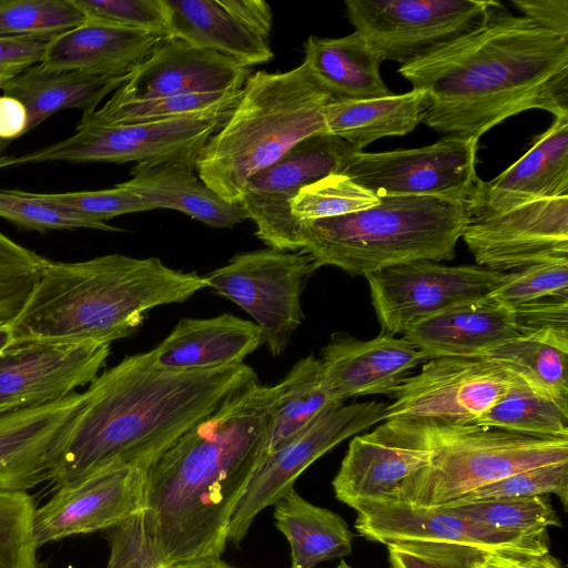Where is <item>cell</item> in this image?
Instances as JSON below:
<instances>
[{
    "label": "cell",
    "mask_w": 568,
    "mask_h": 568,
    "mask_svg": "<svg viewBox=\"0 0 568 568\" xmlns=\"http://www.w3.org/2000/svg\"><path fill=\"white\" fill-rule=\"evenodd\" d=\"M275 385L251 381L146 469L144 515L165 568L221 558L233 514L267 453Z\"/></svg>",
    "instance_id": "cell-1"
},
{
    "label": "cell",
    "mask_w": 568,
    "mask_h": 568,
    "mask_svg": "<svg viewBox=\"0 0 568 568\" xmlns=\"http://www.w3.org/2000/svg\"><path fill=\"white\" fill-rule=\"evenodd\" d=\"M428 98L423 123L476 139L506 119L540 109L568 115V37L497 2L474 29L398 68Z\"/></svg>",
    "instance_id": "cell-2"
},
{
    "label": "cell",
    "mask_w": 568,
    "mask_h": 568,
    "mask_svg": "<svg viewBox=\"0 0 568 568\" xmlns=\"http://www.w3.org/2000/svg\"><path fill=\"white\" fill-rule=\"evenodd\" d=\"M254 379L245 363L179 371L159 365L153 348L125 356L83 392L50 480L59 488L110 468L148 469L230 394Z\"/></svg>",
    "instance_id": "cell-3"
},
{
    "label": "cell",
    "mask_w": 568,
    "mask_h": 568,
    "mask_svg": "<svg viewBox=\"0 0 568 568\" xmlns=\"http://www.w3.org/2000/svg\"><path fill=\"white\" fill-rule=\"evenodd\" d=\"M209 284L158 257L105 254L47 260L17 316L12 344H110L133 334L150 310L183 303Z\"/></svg>",
    "instance_id": "cell-4"
},
{
    "label": "cell",
    "mask_w": 568,
    "mask_h": 568,
    "mask_svg": "<svg viewBox=\"0 0 568 568\" xmlns=\"http://www.w3.org/2000/svg\"><path fill=\"white\" fill-rule=\"evenodd\" d=\"M332 100L304 63L251 74L231 115L199 155L197 176L222 199L240 202L251 178L325 132L323 111Z\"/></svg>",
    "instance_id": "cell-5"
},
{
    "label": "cell",
    "mask_w": 568,
    "mask_h": 568,
    "mask_svg": "<svg viewBox=\"0 0 568 568\" xmlns=\"http://www.w3.org/2000/svg\"><path fill=\"white\" fill-rule=\"evenodd\" d=\"M468 202L382 195L351 214L298 223V248L316 267L367 274L415 261H449L468 222Z\"/></svg>",
    "instance_id": "cell-6"
},
{
    "label": "cell",
    "mask_w": 568,
    "mask_h": 568,
    "mask_svg": "<svg viewBox=\"0 0 568 568\" xmlns=\"http://www.w3.org/2000/svg\"><path fill=\"white\" fill-rule=\"evenodd\" d=\"M564 462H568V439L484 427L438 428L429 465L390 500L419 507L447 506L518 471Z\"/></svg>",
    "instance_id": "cell-7"
},
{
    "label": "cell",
    "mask_w": 568,
    "mask_h": 568,
    "mask_svg": "<svg viewBox=\"0 0 568 568\" xmlns=\"http://www.w3.org/2000/svg\"><path fill=\"white\" fill-rule=\"evenodd\" d=\"M233 108L148 123L77 125L59 142L21 155H0V169L42 162H109L138 164L195 162L209 140L222 128Z\"/></svg>",
    "instance_id": "cell-8"
},
{
    "label": "cell",
    "mask_w": 568,
    "mask_h": 568,
    "mask_svg": "<svg viewBox=\"0 0 568 568\" xmlns=\"http://www.w3.org/2000/svg\"><path fill=\"white\" fill-rule=\"evenodd\" d=\"M317 270L304 251L274 247L235 254L205 276L207 288L245 311L258 326L263 343L280 356L304 320L301 297Z\"/></svg>",
    "instance_id": "cell-9"
},
{
    "label": "cell",
    "mask_w": 568,
    "mask_h": 568,
    "mask_svg": "<svg viewBox=\"0 0 568 568\" xmlns=\"http://www.w3.org/2000/svg\"><path fill=\"white\" fill-rule=\"evenodd\" d=\"M514 375L478 357L430 358L406 377L386 406L385 419L450 429L476 428L505 394Z\"/></svg>",
    "instance_id": "cell-10"
},
{
    "label": "cell",
    "mask_w": 568,
    "mask_h": 568,
    "mask_svg": "<svg viewBox=\"0 0 568 568\" xmlns=\"http://www.w3.org/2000/svg\"><path fill=\"white\" fill-rule=\"evenodd\" d=\"M507 273L475 265L415 261L387 267L367 280L383 333L403 334L437 313L487 297Z\"/></svg>",
    "instance_id": "cell-11"
},
{
    "label": "cell",
    "mask_w": 568,
    "mask_h": 568,
    "mask_svg": "<svg viewBox=\"0 0 568 568\" xmlns=\"http://www.w3.org/2000/svg\"><path fill=\"white\" fill-rule=\"evenodd\" d=\"M497 2L346 0L345 7L355 31L383 61L405 64L477 27Z\"/></svg>",
    "instance_id": "cell-12"
},
{
    "label": "cell",
    "mask_w": 568,
    "mask_h": 568,
    "mask_svg": "<svg viewBox=\"0 0 568 568\" xmlns=\"http://www.w3.org/2000/svg\"><path fill=\"white\" fill-rule=\"evenodd\" d=\"M478 140L444 136L418 149L355 152L341 174L377 196H427L467 201L476 174Z\"/></svg>",
    "instance_id": "cell-13"
},
{
    "label": "cell",
    "mask_w": 568,
    "mask_h": 568,
    "mask_svg": "<svg viewBox=\"0 0 568 568\" xmlns=\"http://www.w3.org/2000/svg\"><path fill=\"white\" fill-rule=\"evenodd\" d=\"M357 152L343 139L321 132L301 141L246 183L241 205L256 225V236L268 247L300 251L298 223L290 203L305 186L341 174Z\"/></svg>",
    "instance_id": "cell-14"
},
{
    "label": "cell",
    "mask_w": 568,
    "mask_h": 568,
    "mask_svg": "<svg viewBox=\"0 0 568 568\" xmlns=\"http://www.w3.org/2000/svg\"><path fill=\"white\" fill-rule=\"evenodd\" d=\"M385 415L386 405L378 402L342 405L266 453L233 514L227 542L239 546L256 516L292 490L311 464L344 439L383 422Z\"/></svg>",
    "instance_id": "cell-15"
},
{
    "label": "cell",
    "mask_w": 568,
    "mask_h": 568,
    "mask_svg": "<svg viewBox=\"0 0 568 568\" xmlns=\"http://www.w3.org/2000/svg\"><path fill=\"white\" fill-rule=\"evenodd\" d=\"M437 439V427L384 419L373 432L355 436L349 443L332 481L335 497L349 507L390 500L429 465Z\"/></svg>",
    "instance_id": "cell-16"
},
{
    "label": "cell",
    "mask_w": 568,
    "mask_h": 568,
    "mask_svg": "<svg viewBox=\"0 0 568 568\" xmlns=\"http://www.w3.org/2000/svg\"><path fill=\"white\" fill-rule=\"evenodd\" d=\"M462 237L477 265L498 272L568 258V196L469 217Z\"/></svg>",
    "instance_id": "cell-17"
},
{
    "label": "cell",
    "mask_w": 568,
    "mask_h": 568,
    "mask_svg": "<svg viewBox=\"0 0 568 568\" xmlns=\"http://www.w3.org/2000/svg\"><path fill=\"white\" fill-rule=\"evenodd\" d=\"M110 344H11L0 353V416L60 400L91 384Z\"/></svg>",
    "instance_id": "cell-18"
},
{
    "label": "cell",
    "mask_w": 568,
    "mask_h": 568,
    "mask_svg": "<svg viewBox=\"0 0 568 568\" xmlns=\"http://www.w3.org/2000/svg\"><path fill=\"white\" fill-rule=\"evenodd\" d=\"M355 528L368 540L384 545L396 541L449 542L490 552L544 554L547 534L519 535L473 521L446 507H419L395 500L364 501Z\"/></svg>",
    "instance_id": "cell-19"
},
{
    "label": "cell",
    "mask_w": 568,
    "mask_h": 568,
    "mask_svg": "<svg viewBox=\"0 0 568 568\" xmlns=\"http://www.w3.org/2000/svg\"><path fill=\"white\" fill-rule=\"evenodd\" d=\"M146 469L110 468L55 488L52 498L36 509L39 547L50 541L106 530L144 509Z\"/></svg>",
    "instance_id": "cell-20"
},
{
    "label": "cell",
    "mask_w": 568,
    "mask_h": 568,
    "mask_svg": "<svg viewBox=\"0 0 568 568\" xmlns=\"http://www.w3.org/2000/svg\"><path fill=\"white\" fill-rule=\"evenodd\" d=\"M171 37L250 67L271 61L273 14L263 0H164Z\"/></svg>",
    "instance_id": "cell-21"
},
{
    "label": "cell",
    "mask_w": 568,
    "mask_h": 568,
    "mask_svg": "<svg viewBox=\"0 0 568 568\" xmlns=\"http://www.w3.org/2000/svg\"><path fill=\"white\" fill-rule=\"evenodd\" d=\"M250 69L221 53L170 37L159 42L110 98L145 100L241 90Z\"/></svg>",
    "instance_id": "cell-22"
},
{
    "label": "cell",
    "mask_w": 568,
    "mask_h": 568,
    "mask_svg": "<svg viewBox=\"0 0 568 568\" xmlns=\"http://www.w3.org/2000/svg\"><path fill=\"white\" fill-rule=\"evenodd\" d=\"M320 359L331 394L342 403L372 394L393 396L408 373L428 361L404 336L387 333L368 341L334 333Z\"/></svg>",
    "instance_id": "cell-23"
},
{
    "label": "cell",
    "mask_w": 568,
    "mask_h": 568,
    "mask_svg": "<svg viewBox=\"0 0 568 568\" xmlns=\"http://www.w3.org/2000/svg\"><path fill=\"white\" fill-rule=\"evenodd\" d=\"M568 196V115L534 139L527 152L468 200L469 217L498 214L547 199Z\"/></svg>",
    "instance_id": "cell-24"
},
{
    "label": "cell",
    "mask_w": 568,
    "mask_h": 568,
    "mask_svg": "<svg viewBox=\"0 0 568 568\" xmlns=\"http://www.w3.org/2000/svg\"><path fill=\"white\" fill-rule=\"evenodd\" d=\"M83 393L0 416V489H31L50 480L59 444L77 415Z\"/></svg>",
    "instance_id": "cell-25"
},
{
    "label": "cell",
    "mask_w": 568,
    "mask_h": 568,
    "mask_svg": "<svg viewBox=\"0 0 568 568\" xmlns=\"http://www.w3.org/2000/svg\"><path fill=\"white\" fill-rule=\"evenodd\" d=\"M403 336L430 359L476 357L520 334L514 308L485 297L425 318Z\"/></svg>",
    "instance_id": "cell-26"
},
{
    "label": "cell",
    "mask_w": 568,
    "mask_h": 568,
    "mask_svg": "<svg viewBox=\"0 0 568 568\" xmlns=\"http://www.w3.org/2000/svg\"><path fill=\"white\" fill-rule=\"evenodd\" d=\"M162 40L149 32L85 19L82 24L51 39L40 63L53 70L124 75Z\"/></svg>",
    "instance_id": "cell-27"
},
{
    "label": "cell",
    "mask_w": 568,
    "mask_h": 568,
    "mask_svg": "<svg viewBox=\"0 0 568 568\" xmlns=\"http://www.w3.org/2000/svg\"><path fill=\"white\" fill-rule=\"evenodd\" d=\"M263 344L258 326L225 313L209 318H182L153 348L159 365L203 371L244 363Z\"/></svg>",
    "instance_id": "cell-28"
},
{
    "label": "cell",
    "mask_w": 568,
    "mask_h": 568,
    "mask_svg": "<svg viewBox=\"0 0 568 568\" xmlns=\"http://www.w3.org/2000/svg\"><path fill=\"white\" fill-rule=\"evenodd\" d=\"M194 171L179 162L136 164L130 172L131 179L119 185L154 210H176L213 227L231 229L247 220L240 202L222 199Z\"/></svg>",
    "instance_id": "cell-29"
},
{
    "label": "cell",
    "mask_w": 568,
    "mask_h": 568,
    "mask_svg": "<svg viewBox=\"0 0 568 568\" xmlns=\"http://www.w3.org/2000/svg\"><path fill=\"white\" fill-rule=\"evenodd\" d=\"M131 73L97 75L53 70L38 63L8 81L1 90L4 95L14 98L24 105L29 133L61 110L81 109L82 114L93 112L108 94L115 92L129 80Z\"/></svg>",
    "instance_id": "cell-30"
},
{
    "label": "cell",
    "mask_w": 568,
    "mask_h": 568,
    "mask_svg": "<svg viewBox=\"0 0 568 568\" xmlns=\"http://www.w3.org/2000/svg\"><path fill=\"white\" fill-rule=\"evenodd\" d=\"M303 63L333 100H367L393 92L381 75L383 60L357 31L342 38L310 36Z\"/></svg>",
    "instance_id": "cell-31"
},
{
    "label": "cell",
    "mask_w": 568,
    "mask_h": 568,
    "mask_svg": "<svg viewBox=\"0 0 568 568\" xmlns=\"http://www.w3.org/2000/svg\"><path fill=\"white\" fill-rule=\"evenodd\" d=\"M425 91L367 100H332L323 111L325 132L349 143L357 152L384 136L410 133L427 113Z\"/></svg>",
    "instance_id": "cell-32"
},
{
    "label": "cell",
    "mask_w": 568,
    "mask_h": 568,
    "mask_svg": "<svg viewBox=\"0 0 568 568\" xmlns=\"http://www.w3.org/2000/svg\"><path fill=\"white\" fill-rule=\"evenodd\" d=\"M274 506L275 526L291 547L288 568H315L351 554L353 534L338 514L311 504L294 488Z\"/></svg>",
    "instance_id": "cell-33"
},
{
    "label": "cell",
    "mask_w": 568,
    "mask_h": 568,
    "mask_svg": "<svg viewBox=\"0 0 568 568\" xmlns=\"http://www.w3.org/2000/svg\"><path fill=\"white\" fill-rule=\"evenodd\" d=\"M530 387L568 399V329H544L505 342L478 356Z\"/></svg>",
    "instance_id": "cell-34"
},
{
    "label": "cell",
    "mask_w": 568,
    "mask_h": 568,
    "mask_svg": "<svg viewBox=\"0 0 568 568\" xmlns=\"http://www.w3.org/2000/svg\"><path fill=\"white\" fill-rule=\"evenodd\" d=\"M275 386L277 399L267 453L344 405L331 394L321 359L314 355L297 361Z\"/></svg>",
    "instance_id": "cell-35"
},
{
    "label": "cell",
    "mask_w": 568,
    "mask_h": 568,
    "mask_svg": "<svg viewBox=\"0 0 568 568\" xmlns=\"http://www.w3.org/2000/svg\"><path fill=\"white\" fill-rule=\"evenodd\" d=\"M478 427L568 439V399L544 394L514 376L505 394L480 418Z\"/></svg>",
    "instance_id": "cell-36"
},
{
    "label": "cell",
    "mask_w": 568,
    "mask_h": 568,
    "mask_svg": "<svg viewBox=\"0 0 568 568\" xmlns=\"http://www.w3.org/2000/svg\"><path fill=\"white\" fill-rule=\"evenodd\" d=\"M242 89L131 101L109 99L100 109L82 114L78 125H125L215 112L235 106Z\"/></svg>",
    "instance_id": "cell-37"
},
{
    "label": "cell",
    "mask_w": 568,
    "mask_h": 568,
    "mask_svg": "<svg viewBox=\"0 0 568 568\" xmlns=\"http://www.w3.org/2000/svg\"><path fill=\"white\" fill-rule=\"evenodd\" d=\"M444 507L484 526L519 535L547 534L548 527L560 526L556 510L544 496L476 500Z\"/></svg>",
    "instance_id": "cell-38"
},
{
    "label": "cell",
    "mask_w": 568,
    "mask_h": 568,
    "mask_svg": "<svg viewBox=\"0 0 568 568\" xmlns=\"http://www.w3.org/2000/svg\"><path fill=\"white\" fill-rule=\"evenodd\" d=\"M84 21L73 0H0V37L53 39Z\"/></svg>",
    "instance_id": "cell-39"
},
{
    "label": "cell",
    "mask_w": 568,
    "mask_h": 568,
    "mask_svg": "<svg viewBox=\"0 0 568 568\" xmlns=\"http://www.w3.org/2000/svg\"><path fill=\"white\" fill-rule=\"evenodd\" d=\"M379 196L348 176L331 174L303 187L290 207L297 223L336 217L369 209Z\"/></svg>",
    "instance_id": "cell-40"
},
{
    "label": "cell",
    "mask_w": 568,
    "mask_h": 568,
    "mask_svg": "<svg viewBox=\"0 0 568 568\" xmlns=\"http://www.w3.org/2000/svg\"><path fill=\"white\" fill-rule=\"evenodd\" d=\"M36 509L27 491L0 489V568H43L34 534Z\"/></svg>",
    "instance_id": "cell-41"
},
{
    "label": "cell",
    "mask_w": 568,
    "mask_h": 568,
    "mask_svg": "<svg viewBox=\"0 0 568 568\" xmlns=\"http://www.w3.org/2000/svg\"><path fill=\"white\" fill-rule=\"evenodd\" d=\"M31 194L52 207L94 223H105L119 215L154 210L143 199L119 184L100 191Z\"/></svg>",
    "instance_id": "cell-42"
},
{
    "label": "cell",
    "mask_w": 568,
    "mask_h": 568,
    "mask_svg": "<svg viewBox=\"0 0 568 568\" xmlns=\"http://www.w3.org/2000/svg\"><path fill=\"white\" fill-rule=\"evenodd\" d=\"M549 296H568V258L550 260L507 272L487 296L509 307Z\"/></svg>",
    "instance_id": "cell-43"
},
{
    "label": "cell",
    "mask_w": 568,
    "mask_h": 568,
    "mask_svg": "<svg viewBox=\"0 0 568 568\" xmlns=\"http://www.w3.org/2000/svg\"><path fill=\"white\" fill-rule=\"evenodd\" d=\"M546 494L556 495L561 500L564 507H567L568 462L554 463L518 471L498 481L477 488L447 506L476 500L544 496Z\"/></svg>",
    "instance_id": "cell-44"
},
{
    "label": "cell",
    "mask_w": 568,
    "mask_h": 568,
    "mask_svg": "<svg viewBox=\"0 0 568 568\" xmlns=\"http://www.w3.org/2000/svg\"><path fill=\"white\" fill-rule=\"evenodd\" d=\"M87 20L171 37L164 0H73Z\"/></svg>",
    "instance_id": "cell-45"
},
{
    "label": "cell",
    "mask_w": 568,
    "mask_h": 568,
    "mask_svg": "<svg viewBox=\"0 0 568 568\" xmlns=\"http://www.w3.org/2000/svg\"><path fill=\"white\" fill-rule=\"evenodd\" d=\"M0 217L32 231L95 229L121 231L106 223H94L75 217L45 204L31 193L17 190H0Z\"/></svg>",
    "instance_id": "cell-46"
},
{
    "label": "cell",
    "mask_w": 568,
    "mask_h": 568,
    "mask_svg": "<svg viewBox=\"0 0 568 568\" xmlns=\"http://www.w3.org/2000/svg\"><path fill=\"white\" fill-rule=\"evenodd\" d=\"M32 252L0 232V323H10L37 280Z\"/></svg>",
    "instance_id": "cell-47"
},
{
    "label": "cell",
    "mask_w": 568,
    "mask_h": 568,
    "mask_svg": "<svg viewBox=\"0 0 568 568\" xmlns=\"http://www.w3.org/2000/svg\"><path fill=\"white\" fill-rule=\"evenodd\" d=\"M386 547L392 568H478L490 554L449 542L396 541Z\"/></svg>",
    "instance_id": "cell-48"
},
{
    "label": "cell",
    "mask_w": 568,
    "mask_h": 568,
    "mask_svg": "<svg viewBox=\"0 0 568 568\" xmlns=\"http://www.w3.org/2000/svg\"><path fill=\"white\" fill-rule=\"evenodd\" d=\"M105 531L110 547L105 568H165L158 557L143 510Z\"/></svg>",
    "instance_id": "cell-49"
},
{
    "label": "cell",
    "mask_w": 568,
    "mask_h": 568,
    "mask_svg": "<svg viewBox=\"0 0 568 568\" xmlns=\"http://www.w3.org/2000/svg\"><path fill=\"white\" fill-rule=\"evenodd\" d=\"M51 39L0 37V89L14 77L42 61Z\"/></svg>",
    "instance_id": "cell-50"
},
{
    "label": "cell",
    "mask_w": 568,
    "mask_h": 568,
    "mask_svg": "<svg viewBox=\"0 0 568 568\" xmlns=\"http://www.w3.org/2000/svg\"><path fill=\"white\" fill-rule=\"evenodd\" d=\"M511 3L537 26L568 37V0H511Z\"/></svg>",
    "instance_id": "cell-51"
},
{
    "label": "cell",
    "mask_w": 568,
    "mask_h": 568,
    "mask_svg": "<svg viewBox=\"0 0 568 568\" xmlns=\"http://www.w3.org/2000/svg\"><path fill=\"white\" fill-rule=\"evenodd\" d=\"M28 113L14 98L0 95V151L11 141L27 134Z\"/></svg>",
    "instance_id": "cell-52"
},
{
    "label": "cell",
    "mask_w": 568,
    "mask_h": 568,
    "mask_svg": "<svg viewBox=\"0 0 568 568\" xmlns=\"http://www.w3.org/2000/svg\"><path fill=\"white\" fill-rule=\"evenodd\" d=\"M511 561L514 568H562L549 551L544 554L514 552Z\"/></svg>",
    "instance_id": "cell-53"
},
{
    "label": "cell",
    "mask_w": 568,
    "mask_h": 568,
    "mask_svg": "<svg viewBox=\"0 0 568 568\" xmlns=\"http://www.w3.org/2000/svg\"><path fill=\"white\" fill-rule=\"evenodd\" d=\"M513 554L509 551L490 552L478 568H514L511 561Z\"/></svg>",
    "instance_id": "cell-54"
},
{
    "label": "cell",
    "mask_w": 568,
    "mask_h": 568,
    "mask_svg": "<svg viewBox=\"0 0 568 568\" xmlns=\"http://www.w3.org/2000/svg\"><path fill=\"white\" fill-rule=\"evenodd\" d=\"M170 568H235L229 562L224 561L221 558H207L201 560H194L185 564H181L178 566H173Z\"/></svg>",
    "instance_id": "cell-55"
},
{
    "label": "cell",
    "mask_w": 568,
    "mask_h": 568,
    "mask_svg": "<svg viewBox=\"0 0 568 568\" xmlns=\"http://www.w3.org/2000/svg\"><path fill=\"white\" fill-rule=\"evenodd\" d=\"M10 323H0V353L12 344Z\"/></svg>",
    "instance_id": "cell-56"
},
{
    "label": "cell",
    "mask_w": 568,
    "mask_h": 568,
    "mask_svg": "<svg viewBox=\"0 0 568 568\" xmlns=\"http://www.w3.org/2000/svg\"><path fill=\"white\" fill-rule=\"evenodd\" d=\"M335 568H351V566L346 561L341 560Z\"/></svg>",
    "instance_id": "cell-57"
}]
</instances>
